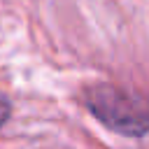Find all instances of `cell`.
Returning a JSON list of instances; mask_svg holds the SVG:
<instances>
[{"instance_id":"1","label":"cell","mask_w":149,"mask_h":149,"mask_svg":"<svg viewBox=\"0 0 149 149\" xmlns=\"http://www.w3.org/2000/svg\"><path fill=\"white\" fill-rule=\"evenodd\" d=\"M86 105L91 114L114 133L140 137L149 130V98L140 93L102 84L86 93Z\"/></svg>"},{"instance_id":"2","label":"cell","mask_w":149,"mask_h":149,"mask_svg":"<svg viewBox=\"0 0 149 149\" xmlns=\"http://www.w3.org/2000/svg\"><path fill=\"white\" fill-rule=\"evenodd\" d=\"M7 116H9V100L5 95H0V126L7 121Z\"/></svg>"}]
</instances>
